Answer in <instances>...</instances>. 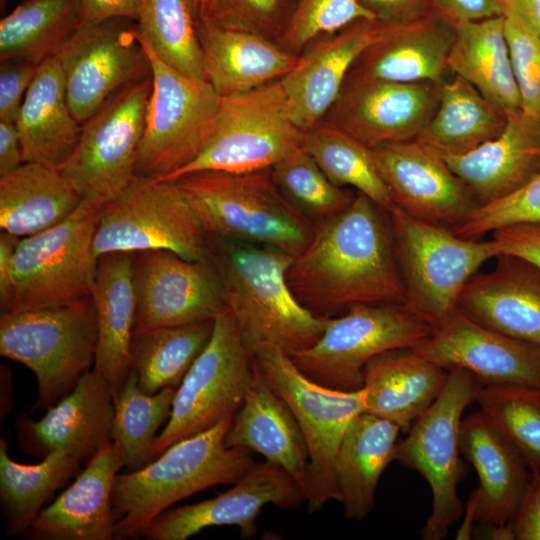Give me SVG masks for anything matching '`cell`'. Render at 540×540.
<instances>
[{
    "instance_id": "1",
    "label": "cell",
    "mask_w": 540,
    "mask_h": 540,
    "mask_svg": "<svg viewBox=\"0 0 540 540\" xmlns=\"http://www.w3.org/2000/svg\"><path fill=\"white\" fill-rule=\"evenodd\" d=\"M286 276L298 301L321 317L355 304L406 300L389 212L358 191L345 208L315 224Z\"/></svg>"
},
{
    "instance_id": "2",
    "label": "cell",
    "mask_w": 540,
    "mask_h": 540,
    "mask_svg": "<svg viewBox=\"0 0 540 540\" xmlns=\"http://www.w3.org/2000/svg\"><path fill=\"white\" fill-rule=\"evenodd\" d=\"M293 258L211 234V259L222 280L225 305L252 356L263 347H275L287 355L302 351L327 327L329 317L304 307L288 285L286 275Z\"/></svg>"
},
{
    "instance_id": "3",
    "label": "cell",
    "mask_w": 540,
    "mask_h": 540,
    "mask_svg": "<svg viewBox=\"0 0 540 540\" xmlns=\"http://www.w3.org/2000/svg\"><path fill=\"white\" fill-rule=\"evenodd\" d=\"M232 420L172 444L137 471L117 473L111 494L114 539L139 537L176 502L215 485H233L252 467L250 450L224 444Z\"/></svg>"
},
{
    "instance_id": "4",
    "label": "cell",
    "mask_w": 540,
    "mask_h": 540,
    "mask_svg": "<svg viewBox=\"0 0 540 540\" xmlns=\"http://www.w3.org/2000/svg\"><path fill=\"white\" fill-rule=\"evenodd\" d=\"M174 181L212 235L292 257L313 236L315 223L284 198L271 168L241 173L201 170Z\"/></svg>"
},
{
    "instance_id": "5",
    "label": "cell",
    "mask_w": 540,
    "mask_h": 540,
    "mask_svg": "<svg viewBox=\"0 0 540 540\" xmlns=\"http://www.w3.org/2000/svg\"><path fill=\"white\" fill-rule=\"evenodd\" d=\"M98 342L91 296L0 316V354L28 367L37 379L32 411L47 410L94 366Z\"/></svg>"
},
{
    "instance_id": "6",
    "label": "cell",
    "mask_w": 540,
    "mask_h": 540,
    "mask_svg": "<svg viewBox=\"0 0 540 540\" xmlns=\"http://www.w3.org/2000/svg\"><path fill=\"white\" fill-rule=\"evenodd\" d=\"M406 300L404 306L436 331L458 310L460 293L489 259L502 254L496 239L463 238L454 230L388 211Z\"/></svg>"
},
{
    "instance_id": "7",
    "label": "cell",
    "mask_w": 540,
    "mask_h": 540,
    "mask_svg": "<svg viewBox=\"0 0 540 540\" xmlns=\"http://www.w3.org/2000/svg\"><path fill=\"white\" fill-rule=\"evenodd\" d=\"M151 63L152 91L135 160V176L166 180L193 162L209 143L221 96L204 79L163 62L140 35Z\"/></svg>"
},
{
    "instance_id": "8",
    "label": "cell",
    "mask_w": 540,
    "mask_h": 540,
    "mask_svg": "<svg viewBox=\"0 0 540 540\" xmlns=\"http://www.w3.org/2000/svg\"><path fill=\"white\" fill-rule=\"evenodd\" d=\"M99 207L83 200L59 224L19 240L2 312L68 303L91 296Z\"/></svg>"
},
{
    "instance_id": "9",
    "label": "cell",
    "mask_w": 540,
    "mask_h": 540,
    "mask_svg": "<svg viewBox=\"0 0 540 540\" xmlns=\"http://www.w3.org/2000/svg\"><path fill=\"white\" fill-rule=\"evenodd\" d=\"M206 230L176 181L135 176L99 208L93 240L98 259L113 252L168 250L188 260L211 257Z\"/></svg>"
},
{
    "instance_id": "10",
    "label": "cell",
    "mask_w": 540,
    "mask_h": 540,
    "mask_svg": "<svg viewBox=\"0 0 540 540\" xmlns=\"http://www.w3.org/2000/svg\"><path fill=\"white\" fill-rule=\"evenodd\" d=\"M253 363L269 386L289 405L309 451L307 510L314 513L329 501H340L336 458L353 418L365 411L363 389L351 392L322 386L306 377L289 355L263 347Z\"/></svg>"
},
{
    "instance_id": "11",
    "label": "cell",
    "mask_w": 540,
    "mask_h": 540,
    "mask_svg": "<svg viewBox=\"0 0 540 540\" xmlns=\"http://www.w3.org/2000/svg\"><path fill=\"white\" fill-rule=\"evenodd\" d=\"M480 384L467 370H449L441 393L397 443L395 460L419 472L432 492L431 513L421 530L424 540L444 539L461 517L457 488L465 469L459 457L460 427Z\"/></svg>"
},
{
    "instance_id": "12",
    "label": "cell",
    "mask_w": 540,
    "mask_h": 540,
    "mask_svg": "<svg viewBox=\"0 0 540 540\" xmlns=\"http://www.w3.org/2000/svg\"><path fill=\"white\" fill-rule=\"evenodd\" d=\"M253 379V356L231 311L214 319L212 336L176 390L171 413L151 448L153 460L172 444L234 417Z\"/></svg>"
},
{
    "instance_id": "13",
    "label": "cell",
    "mask_w": 540,
    "mask_h": 540,
    "mask_svg": "<svg viewBox=\"0 0 540 540\" xmlns=\"http://www.w3.org/2000/svg\"><path fill=\"white\" fill-rule=\"evenodd\" d=\"M431 327L404 305L355 304L329 317L323 334L310 347L289 355L312 381L335 390L362 389L367 362L387 350L415 347Z\"/></svg>"
},
{
    "instance_id": "14",
    "label": "cell",
    "mask_w": 540,
    "mask_h": 540,
    "mask_svg": "<svg viewBox=\"0 0 540 540\" xmlns=\"http://www.w3.org/2000/svg\"><path fill=\"white\" fill-rule=\"evenodd\" d=\"M280 79L251 91L221 97L212 137L201 154L166 180L214 170L241 173L271 168L302 145Z\"/></svg>"
},
{
    "instance_id": "15",
    "label": "cell",
    "mask_w": 540,
    "mask_h": 540,
    "mask_svg": "<svg viewBox=\"0 0 540 540\" xmlns=\"http://www.w3.org/2000/svg\"><path fill=\"white\" fill-rule=\"evenodd\" d=\"M151 91L152 77L128 84L82 123L78 144L60 171L83 200L100 208L134 179Z\"/></svg>"
},
{
    "instance_id": "16",
    "label": "cell",
    "mask_w": 540,
    "mask_h": 540,
    "mask_svg": "<svg viewBox=\"0 0 540 540\" xmlns=\"http://www.w3.org/2000/svg\"><path fill=\"white\" fill-rule=\"evenodd\" d=\"M56 57L69 108L80 124L118 90L152 76L137 22L126 18L82 22Z\"/></svg>"
},
{
    "instance_id": "17",
    "label": "cell",
    "mask_w": 540,
    "mask_h": 540,
    "mask_svg": "<svg viewBox=\"0 0 540 540\" xmlns=\"http://www.w3.org/2000/svg\"><path fill=\"white\" fill-rule=\"evenodd\" d=\"M134 330L214 320L226 307L211 257L188 260L168 250L134 252Z\"/></svg>"
},
{
    "instance_id": "18",
    "label": "cell",
    "mask_w": 540,
    "mask_h": 540,
    "mask_svg": "<svg viewBox=\"0 0 540 540\" xmlns=\"http://www.w3.org/2000/svg\"><path fill=\"white\" fill-rule=\"evenodd\" d=\"M371 149L395 206L407 215L454 230L480 206L444 158L417 139Z\"/></svg>"
},
{
    "instance_id": "19",
    "label": "cell",
    "mask_w": 540,
    "mask_h": 540,
    "mask_svg": "<svg viewBox=\"0 0 540 540\" xmlns=\"http://www.w3.org/2000/svg\"><path fill=\"white\" fill-rule=\"evenodd\" d=\"M298 482L269 461L254 463L227 491L195 504L167 509L140 533L147 540H185L212 526L234 525L243 538L257 532L262 508L273 504L286 509L306 502Z\"/></svg>"
},
{
    "instance_id": "20",
    "label": "cell",
    "mask_w": 540,
    "mask_h": 540,
    "mask_svg": "<svg viewBox=\"0 0 540 540\" xmlns=\"http://www.w3.org/2000/svg\"><path fill=\"white\" fill-rule=\"evenodd\" d=\"M441 83L345 80L322 121L370 148L413 140L437 109Z\"/></svg>"
},
{
    "instance_id": "21",
    "label": "cell",
    "mask_w": 540,
    "mask_h": 540,
    "mask_svg": "<svg viewBox=\"0 0 540 540\" xmlns=\"http://www.w3.org/2000/svg\"><path fill=\"white\" fill-rule=\"evenodd\" d=\"M449 371H469L481 383H520L540 388V347L474 320L461 309L413 347Z\"/></svg>"
},
{
    "instance_id": "22",
    "label": "cell",
    "mask_w": 540,
    "mask_h": 540,
    "mask_svg": "<svg viewBox=\"0 0 540 540\" xmlns=\"http://www.w3.org/2000/svg\"><path fill=\"white\" fill-rule=\"evenodd\" d=\"M114 401L107 380L92 369L76 387L47 409L40 420L20 416L15 428L19 448L44 458L65 449L86 464L112 440Z\"/></svg>"
},
{
    "instance_id": "23",
    "label": "cell",
    "mask_w": 540,
    "mask_h": 540,
    "mask_svg": "<svg viewBox=\"0 0 540 540\" xmlns=\"http://www.w3.org/2000/svg\"><path fill=\"white\" fill-rule=\"evenodd\" d=\"M383 26L377 20L362 19L317 38L301 53L297 66L280 79L290 116L303 132L322 120L351 66Z\"/></svg>"
},
{
    "instance_id": "24",
    "label": "cell",
    "mask_w": 540,
    "mask_h": 540,
    "mask_svg": "<svg viewBox=\"0 0 540 540\" xmlns=\"http://www.w3.org/2000/svg\"><path fill=\"white\" fill-rule=\"evenodd\" d=\"M125 466L126 457L117 442L103 445L75 481L41 510L25 536L40 540L114 539L112 487Z\"/></svg>"
},
{
    "instance_id": "25",
    "label": "cell",
    "mask_w": 540,
    "mask_h": 540,
    "mask_svg": "<svg viewBox=\"0 0 540 540\" xmlns=\"http://www.w3.org/2000/svg\"><path fill=\"white\" fill-rule=\"evenodd\" d=\"M458 308L485 326L540 347V267L521 256L499 255L492 271L468 280Z\"/></svg>"
},
{
    "instance_id": "26",
    "label": "cell",
    "mask_w": 540,
    "mask_h": 540,
    "mask_svg": "<svg viewBox=\"0 0 540 540\" xmlns=\"http://www.w3.org/2000/svg\"><path fill=\"white\" fill-rule=\"evenodd\" d=\"M454 37V25L434 12L413 24L384 25L345 80L441 83Z\"/></svg>"
},
{
    "instance_id": "27",
    "label": "cell",
    "mask_w": 540,
    "mask_h": 540,
    "mask_svg": "<svg viewBox=\"0 0 540 540\" xmlns=\"http://www.w3.org/2000/svg\"><path fill=\"white\" fill-rule=\"evenodd\" d=\"M205 80L221 96L245 93L293 70L300 56L262 35L194 18Z\"/></svg>"
},
{
    "instance_id": "28",
    "label": "cell",
    "mask_w": 540,
    "mask_h": 540,
    "mask_svg": "<svg viewBox=\"0 0 540 540\" xmlns=\"http://www.w3.org/2000/svg\"><path fill=\"white\" fill-rule=\"evenodd\" d=\"M442 157L480 205L496 201L540 174V122L521 110L508 116L495 139L464 155Z\"/></svg>"
},
{
    "instance_id": "29",
    "label": "cell",
    "mask_w": 540,
    "mask_h": 540,
    "mask_svg": "<svg viewBox=\"0 0 540 540\" xmlns=\"http://www.w3.org/2000/svg\"><path fill=\"white\" fill-rule=\"evenodd\" d=\"M459 446L479 479L474 521L485 526L511 527L531 471L481 411L462 419Z\"/></svg>"
},
{
    "instance_id": "30",
    "label": "cell",
    "mask_w": 540,
    "mask_h": 540,
    "mask_svg": "<svg viewBox=\"0 0 540 540\" xmlns=\"http://www.w3.org/2000/svg\"><path fill=\"white\" fill-rule=\"evenodd\" d=\"M224 444L261 454L266 461L283 468L306 494L309 451L302 429L289 405L269 386L254 363L253 379Z\"/></svg>"
},
{
    "instance_id": "31",
    "label": "cell",
    "mask_w": 540,
    "mask_h": 540,
    "mask_svg": "<svg viewBox=\"0 0 540 540\" xmlns=\"http://www.w3.org/2000/svg\"><path fill=\"white\" fill-rule=\"evenodd\" d=\"M448 371L413 347L395 348L370 359L363 371L365 412L407 432L441 393Z\"/></svg>"
},
{
    "instance_id": "32",
    "label": "cell",
    "mask_w": 540,
    "mask_h": 540,
    "mask_svg": "<svg viewBox=\"0 0 540 540\" xmlns=\"http://www.w3.org/2000/svg\"><path fill=\"white\" fill-rule=\"evenodd\" d=\"M133 259V252L101 255L97 259L91 289L98 323L93 369L109 383L113 400L130 371V345L136 314Z\"/></svg>"
},
{
    "instance_id": "33",
    "label": "cell",
    "mask_w": 540,
    "mask_h": 540,
    "mask_svg": "<svg viewBox=\"0 0 540 540\" xmlns=\"http://www.w3.org/2000/svg\"><path fill=\"white\" fill-rule=\"evenodd\" d=\"M24 162L61 169L80 139L82 124L67 101L65 78L56 56L43 61L16 122Z\"/></svg>"
},
{
    "instance_id": "34",
    "label": "cell",
    "mask_w": 540,
    "mask_h": 540,
    "mask_svg": "<svg viewBox=\"0 0 540 540\" xmlns=\"http://www.w3.org/2000/svg\"><path fill=\"white\" fill-rule=\"evenodd\" d=\"M400 431L393 422L365 411L350 422L336 458L339 502L347 519L362 521L372 511L379 479L395 460Z\"/></svg>"
},
{
    "instance_id": "35",
    "label": "cell",
    "mask_w": 540,
    "mask_h": 540,
    "mask_svg": "<svg viewBox=\"0 0 540 540\" xmlns=\"http://www.w3.org/2000/svg\"><path fill=\"white\" fill-rule=\"evenodd\" d=\"M505 17L455 25L447 69L472 84L507 116L522 110L505 36Z\"/></svg>"
},
{
    "instance_id": "36",
    "label": "cell",
    "mask_w": 540,
    "mask_h": 540,
    "mask_svg": "<svg viewBox=\"0 0 540 540\" xmlns=\"http://www.w3.org/2000/svg\"><path fill=\"white\" fill-rule=\"evenodd\" d=\"M83 201L59 169L24 162L0 177V227L17 237L49 229Z\"/></svg>"
},
{
    "instance_id": "37",
    "label": "cell",
    "mask_w": 540,
    "mask_h": 540,
    "mask_svg": "<svg viewBox=\"0 0 540 540\" xmlns=\"http://www.w3.org/2000/svg\"><path fill=\"white\" fill-rule=\"evenodd\" d=\"M508 116L464 78L440 85L433 116L416 138L442 156L471 152L498 137Z\"/></svg>"
},
{
    "instance_id": "38",
    "label": "cell",
    "mask_w": 540,
    "mask_h": 540,
    "mask_svg": "<svg viewBox=\"0 0 540 540\" xmlns=\"http://www.w3.org/2000/svg\"><path fill=\"white\" fill-rule=\"evenodd\" d=\"M8 444L0 439L1 511L10 535H25L44 505L70 478L81 461L65 449H57L40 463L25 465L8 456Z\"/></svg>"
},
{
    "instance_id": "39",
    "label": "cell",
    "mask_w": 540,
    "mask_h": 540,
    "mask_svg": "<svg viewBox=\"0 0 540 540\" xmlns=\"http://www.w3.org/2000/svg\"><path fill=\"white\" fill-rule=\"evenodd\" d=\"M214 320L134 330L130 369L139 388L154 394L165 387L178 388L186 373L208 344Z\"/></svg>"
},
{
    "instance_id": "40",
    "label": "cell",
    "mask_w": 540,
    "mask_h": 540,
    "mask_svg": "<svg viewBox=\"0 0 540 540\" xmlns=\"http://www.w3.org/2000/svg\"><path fill=\"white\" fill-rule=\"evenodd\" d=\"M82 22L78 0H24L0 21V60L41 64L58 54Z\"/></svg>"
},
{
    "instance_id": "41",
    "label": "cell",
    "mask_w": 540,
    "mask_h": 540,
    "mask_svg": "<svg viewBox=\"0 0 540 540\" xmlns=\"http://www.w3.org/2000/svg\"><path fill=\"white\" fill-rule=\"evenodd\" d=\"M302 147L335 185L351 186L387 211L395 206L372 149L355 137L321 120L304 132Z\"/></svg>"
},
{
    "instance_id": "42",
    "label": "cell",
    "mask_w": 540,
    "mask_h": 540,
    "mask_svg": "<svg viewBox=\"0 0 540 540\" xmlns=\"http://www.w3.org/2000/svg\"><path fill=\"white\" fill-rule=\"evenodd\" d=\"M474 401L489 424L540 474V388L520 383H481Z\"/></svg>"
},
{
    "instance_id": "43",
    "label": "cell",
    "mask_w": 540,
    "mask_h": 540,
    "mask_svg": "<svg viewBox=\"0 0 540 540\" xmlns=\"http://www.w3.org/2000/svg\"><path fill=\"white\" fill-rule=\"evenodd\" d=\"M177 388L165 387L154 394L138 386L136 373L130 369L114 401L112 441L126 457V471H137L151 461V448L160 426L168 421Z\"/></svg>"
},
{
    "instance_id": "44",
    "label": "cell",
    "mask_w": 540,
    "mask_h": 540,
    "mask_svg": "<svg viewBox=\"0 0 540 540\" xmlns=\"http://www.w3.org/2000/svg\"><path fill=\"white\" fill-rule=\"evenodd\" d=\"M137 27L163 62L187 77L205 80L202 50L188 0H145Z\"/></svg>"
},
{
    "instance_id": "45",
    "label": "cell",
    "mask_w": 540,
    "mask_h": 540,
    "mask_svg": "<svg viewBox=\"0 0 540 540\" xmlns=\"http://www.w3.org/2000/svg\"><path fill=\"white\" fill-rule=\"evenodd\" d=\"M271 173L284 198L315 224L345 208L355 196L331 182L302 145L274 164Z\"/></svg>"
},
{
    "instance_id": "46",
    "label": "cell",
    "mask_w": 540,
    "mask_h": 540,
    "mask_svg": "<svg viewBox=\"0 0 540 540\" xmlns=\"http://www.w3.org/2000/svg\"><path fill=\"white\" fill-rule=\"evenodd\" d=\"M362 19L375 20L358 0H297L278 44L300 56L317 38L334 34Z\"/></svg>"
},
{
    "instance_id": "47",
    "label": "cell",
    "mask_w": 540,
    "mask_h": 540,
    "mask_svg": "<svg viewBox=\"0 0 540 540\" xmlns=\"http://www.w3.org/2000/svg\"><path fill=\"white\" fill-rule=\"evenodd\" d=\"M297 0H208L201 16L213 24L279 42ZM196 16V17H197Z\"/></svg>"
},
{
    "instance_id": "48",
    "label": "cell",
    "mask_w": 540,
    "mask_h": 540,
    "mask_svg": "<svg viewBox=\"0 0 540 540\" xmlns=\"http://www.w3.org/2000/svg\"><path fill=\"white\" fill-rule=\"evenodd\" d=\"M534 223H540V174L515 192L478 206L454 232L463 238L480 239L502 228Z\"/></svg>"
},
{
    "instance_id": "49",
    "label": "cell",
    "mask_w": 540,
    "mask_h": 540,
    "mask_svg": "<svg viewBox=\"0 0 540 540\" xmlns=\"http://www.w3.org/2000/svg\"><path fill=\"white\" fill-rule=\"evenodd\" d=\"M504 29L522 111L540 122V36L508 17Z\"/></svg>"
},
{
    "instance_id": "50",
    "label": "cell",
    "mask_w": 540,
    "mask_h": 540,
    "mask_svg": "<svg viewBox=\"0 0 540 540\" xmlns=\"http://www.w3.org/2000/svg\"><path fill=\"white\" fill-rule=\"evenodd\" d=\"M40 64L21 58L2 60L0 64V121L18 120L25 95Z\"/></svg>"
},
{
    "instance_id": "51",
    "label": "cell",
    "mask_w": 540,
    "mask_h": 540,
    "mask_svg": "<svg viewBox=\"0 0 540 540\" xmlns=\"http://www.w3.org/2000/svg\"><path fill=\"white\" fill-rule=\"evenodd\" d=\"M377 20L387 26L409 25L433 13L431 0H358Z\"/></svg>"
},
{
    "instance_id": "52",
    "label": "cell",
    "mask_w": 540,
    "mask_h": 540,
    "mask_svg": "<svg viewBox=\"0 0 540 540\" xmlns=\"http://www.w3.org/2000/svg\"><path fill=\"white\" fill-rule=\"evenodd\" d=\"M433 12L452 25L503 16L500 0H431Z\"/></svg>"
},
{
    "instance_id": "53",
    "label": "cell",
    "mask_w": 540,
    "mask_h": 540,
    "mask_svg": "<svg viewBox=\"0 0 540 540\" xmlns=\"http://www.w3.org/2000/svg\"><path fill=\"white\" fill-rule=\"evenodd\" d=\"M514 540H540V474L531 479L511 523Z\"/></svg>"
},
{
    "instance_id": "54",
    "label": "cell",
    "mask_w": 540,
    "mask_h": 540,
    "mask_svg": "<svg viewBox=\"0 0 540 540\" xmlns=\"http://www.w3.org/2000/svg\"><path fill=\"white\" fill-rule=\"evenodd\" d=\"M145 0H78L83 22H97L109 18L138 21Z\"/></svg>"
},
{
    "instance_id": "55",
    "label": "cell",
    "mask_w": 540,
    "mask_h": 540,
    "mask_svg": "<svg viewBox=\"0 0 540 540\" xmlns=\"http://www.w3.org/2000/svg\"><path fill=\"white\" fill-rule=\"evenodd\" d=\"M24 163L20 136L15 123L0 121V177Z\"/></svg>"
},
{
    "instance_id": "56",
    "label": "cell",
    "mask_w": 540,
    "mask_h": 540,
    "mask_svg": "<svg viewBox=\"0 0 540 540\" xmlns=\"http://www.w3.org/2000/svg\"><path fill=\"white\" fill-rule=\"evenodd\" d=\"M504 17L513 18L540 36V0H500Z\"/></svg>"
},
{
    "instance_id": "57",
    "label": "cell",
    "mask_w": 540,
    "mask_h": 540,
    "mask_svg": "<svg viewBox=\"0 0 540 540\" xmlns=\"http://www.w3.org/2000/svg\"><path fill=\"white\" fill-rule=\"evenodd\" d=\"M20 237L2 231L0 235V298L4 297L10 282L14 251Z\"/></svg>"
},
{
    "instance_id": "58",
    "label": "cell",
    "mask_w": 540,
    "mask_h": 540,
    "mask_svg": "<svg viewBox=\"0 0 540 540\" xmlns=\"http://www.w3.org/2000/svg\"><path fill=\"white\" fill-rule=\"evenodd\" d=\"M493 238L530 243L540 247V223L520 224L493 232Z\"/></svg>"
},
{
    "instance_id": "59",
    "label": "cell",
    "mask_w": 540,
    "mask_h": 540,
    "mask_svg": "<svg viewBox=\"0 0 540 540\" xmlns=\"http://www.w3.org/2000/svg\"><path fill=\"white\" fill-rule=\"evenodd\" d=\"M495 239V238H494ZM502 247V254L521 256L540 267V247L520 241L498 240ZM501 254V255H502Z\"/></svg>"
},
{
    "instance_id": "60",
    "label": "cell",
    "mask_w": 540,
    "mask_h": 540,
    "mask_svg": "<svg viewBox=\"0 0 540 540\" xmlns=\"http://www.w3.org/2000/svg\"><path fill=\"white\" fill-rule=\"evenodd\" d=\"M208 0H188L194 18L201 13Z\"/></svg>"
},
{
    "instance_id": "61",
    "label": "cell",
    "mask_w": 540,
    "mask_h": 540,
    "mask_svg": "<svg viewBox=\"0 0 540 540\" xmlns=\"http://www.w3.org/2000/svg\"><path fill=\"white\" fill-rule=\"evenodd\" d=\"M5 1V0H4ZM1 2L3 3V0H1Z\"/></svg>"
}]
</instances>
